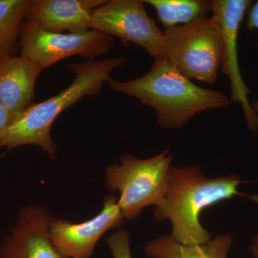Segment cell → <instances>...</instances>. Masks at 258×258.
<instances>
[{
	"label": "cell",
	"mask_w": 258,
	"mask_h": 258,
	"mask_svg": "<svg viewBox=\"0 0 258 258\" xmlns=\"http://www.w3.org/2000/svg\"><path fill=\"white\" fill-rule=\"evenodd\" d=\"M106 83L115 92L152 108L158 125L166 129L183 128L199 113L227 108L232 103L222 91L195 84L165 58L156 59L142 77L127 81L111 77Z\"/></svg>",
	"instance_id": "6da1fadb"
},
{
	"label": "cell",
	"mask_w": 258,
	"mask_h": 258,
	"mask_svg": "<svg viewBox=\"0 0 258 258\" xmlns=\"http://www.w3.org/2000/svg\"><path fill=\"white\" fill-rule=\"evenodd\" d=\"M242 182L235 174L210 179L198 166H171L164 200L154 208V216L158 221L170 220L171 237L180 243H205L211 235L200 223L202 212L240 195L238 186Z\"/></svg>",
	"instance_id": "7a4b0ae2"
},
{
	"label": "cell",
	"mask_w": 258,
	"mask_h": 258,
	"mask_svg": "<svg viewBox=\"0 0 258 258\" xmlns=\"http://www.w3.org/2000/svg\"><path fill=\"white\" fill-rule=\"evenodd\" d=\"M126 62V57L119 56L68 64L67 68L75 74L71 84L58 94L32 104L17 115L0 139V149L6 148L8 151L20 146L35 145L54 160L57 146L51 137V128L56 118L84 97L101 94L103 83L111 78L113 71L124 66Z\"/></svg>",
	"instance_id": "3957f363"
},
{
	"label": "cell",
	"mask_w": 258,
	"mask_h": 258,
	"mask_svg": "<svg viewBox=\"0 0 258 258\" xmlns=\"http://www.w3.org/2000/svg\"><path fill=\"white\" fill-rule=\"evenodd\" d=\"M164 58L189 80L215 84L223 57V37L215 17L163 30Z\"/></svg>",
	"instance_id": "277c9868"
},
{
	"label": "cell",
	"mask_w": 258,
	"mask_h": 258,
	"mask_svg": "<svg viewBox=\"0 0 258 258\" xmlns=\"http://www.w3.org/2000/svg\"><path fill=\"white\" fill-rule=\"evenodd\" d=\"M172 160L170 152L165 150L144 159L123 154L119 164L107 166L106 186L119 192L118 204L124 218L134 220L143 209L162 202Z\"/></svg>",
	"instance_id": "5b68a950"
},
{
	"label": "cell",
	"mask_w": 258,
	"mask_h": 258,
	"mask_svg": "<svg viewBox=\"0 0 258 258\" xmlns=\"http://www.w3.org/2000/svg\"><path fill=\"white\" fill-rule=\"evenodd\" d=\"M21 55L47 69L71 56L93 60L113 48L114 39L104 32L91 30L83 33L47 31L32 20L25 19L20 30Z\"/></svg>",
	"instance_id": "8992f818"
},
{
	"label": "cell",
	"mask_w": 258,
	"mask_h": 258,
	"mask_svg": "<svg viewBox=\"0 0 258 258\" xmlns=\"http://www.w3.org/2000/svg\"><path fill=\"white\" fill-rule=\"evenodd\" d=\"M143 0H111L93 10L91 29L142 47L154 59L164 58L163 30L147 14Z\"/></svg>",
	"instance_id": "52a82bcc"
},
{
	"label": "cell",
	"mask_w": 258,
	"mask_h": 258,
	"mask_svg": "<svg viewBox=\"0 0 258 258\" xmlns=\"http://www.w3.org/2000/svg\"><path fill=\"white\" fill-rule=\"evenodd\" d=\"M252 4L250 0H212L211 13L222 29L223 57L220 71L230 81L231 99L241 105L247 126L256 133L258 132V115L251 108L248 98L251 90L242 79L237 53L239 29Z\"/></svg>",
	"instance_id": "ba28073f"
},
{
	"label": "cell",
	"mask_w": 258,
	"mask_h": 258,
	"mask_svg": "<svg viewBox=\"0 0 258 258\" xmlns=\"http://www.w3.org/2000/svg\"><path fill=\"white\" fill-rule=\"evenodd\" d=\"M124 219L118 199L107 195L99 214L82 223L54 218L50 224L52 245L64 258H91L97 242L107 231L119 227Z\"/></svg>",
	"instance_id": "9c48e42d"
},
{
	"label": "cell",
	"mask_w": 258,
	"mask_h": 258,
	"mask_svg": "<svg viewBox=\"0 0 258 258\" xmlns=\"http://www.w3.org/2000/svg\"><path fill=\"white\" fill-rule=\"evenodd\" d=\"M53 219L42 205L20 208L15 225L0 242V258H64L50 241Z\"/></svg>",
	"instance_id": "30bf717a"
},
{
	"label": "cell",
	"mask_w": 258,
	"mask_h": 258,
	"mask_svg": "<svg viewBox=\"0 0 258 258\" xmlns=\"http://www.w3.org/2000/svg\"><path fill=\"white\" fill-rule=\"evenodd\" d=\"M107 0H32L26 18L47 31L83 33L91 30L93 10Z\"/></svg>",
	"instance_id": "8fae6325"
},
{
	"label": "cell",
	"mask_w": 258,
	"mask_h": 258,
	"mask_svg": "<svg viewBox=\"0 0 258 258\" xmlns=\"http://www.w3.org/2000/svg\"><path fill=\"white\" fill-rule=\"evenodd\" d=\"M42 70L22 55L0 62V102L13 114H20L33 104L35 83Z\"/></svg>",
	"instance_id": "7c38bea8"
},
{
	"label": "cell",
	"mask_w": 258,
	"mask_h": 258,
	"mask_svg": "<svg viewBox=\"0 0 258 258\" xmlns=\"http://www.w3.org/2000/svg\"><path fill=\"white\" fill-rule=\"evenodd\" d=\"M232 236L219 235L200 244H183L171 235H162L144 246V253L152 258H227Z\"/></svg>",
	"instance_id": "4fadbf2b"
},
{
	"label": "cell",
	"mask_w": 258,
	"mask_h": 258,
	"mask_svg": "<svg viewBox=\"0 0 258 258\" xmlns=\"http://www.w3.org/2000/svg\"><path fill=\"white\" fill-rule=\"evenodd\" d=\"M157 13L165 29L187 25L211 13V1L206 0H143Z\"/></svg>",
	"instance_id": "5bb4252c"
},
{
	"label": "cell",
	"mask_w": 258,
	"mask_h": 258,
	"mask_svg": "<svg viewBox=\"0 0 258 258\" xmlns=\"http://www.w3.org/2000/svg\"><path fill=\"white\" fill-rule=\"evenodd\" d=\"M32 0H0V62L15 56L22 23Z\"/></svg>",
	"instance_id": "9a60e30c"
},
{
	"label": "cell",
	"mask_w": 258,
	"mask_h": 258,
	"mask_svg": "<svg viewBox=\"0 0 258 258\" xmlns=\"http://www.w3.org/2000/svg\"><path fill=\"white\" fill-rule=\"evenodd\" d=\"M113 258H132L129 243V234L124 230L116 231L106 239Z\"/></svg>",
	"instance_id": "2e32d148"
},
{
	"label": "cell",
	"mask_w": 258,
	"mask_h": 258,
	"mask_svg": "<svg viewBox=\"0 0 258 258\" xmlns=\"http://www.w3.org/2000/svg\"><path fill=\"white\" fill-rule=\"evenodd\" d=\"M16 116L0 102V139L9 128Z\"/></svg>",
	"instance_id": "e0dca14e"
},
{
	"label": "cell",
	"mask_w": 258,
	"mask_h": 258,
	"mask_svg": "<svg viewBox=\"0 0 258 258\" xmlns=\"http://www.w3.org/2000/svg\"><path fill=\"white\" fill-rule=\"evenodd\" d=\"M247 28L258 30V1L252 3L247 10Z\"/></svg>",
	"instance_id": "ac0fdd59"
},
{
	"label": "cell",
	"mask_w": 258,
	"mask_h": 258,
	"mask_svg": "<svg viewBox=\"0 0 258 258\" xmlns=\"http://www.w3.org/2000/svg\"><path fill=\"white\" fill-rule=\"evenodd\" d=\"M249 251L254 258H258V233L254 236L253 240L249 245Z\"/></svg>",
	"instance_id": "d6986e66"
},
{
	"label": "cell",
	"mask_w": 258,
	"mask_h": 258,
	"mask_svg": "<svg viewBox=\"0 0 258 258\" xmlns=\"http://www.w3.org/2000/svg\"><path fill=\"white\" fill-rule=\"evenodd\" d=\"M257 48L258 50V45H257ZM251 108H252V111L256 115H258V100L253 103H251Z\"/></svg>",
	"instance_id": "ffe728a7"
}]
</instances>
